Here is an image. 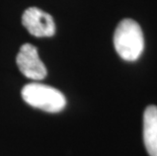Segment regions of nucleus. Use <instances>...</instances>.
I'll use <instances>...</instances> for the list:
<instances>
[{
    "instance_id": "nucleus-4",
    "label": "nucleus",
    "mask_w": 157,
    "mask_h": 156,
    "mask_svg": "<svg viewBox=\"0 0 157 156\" xmlns=\"http://www.w3.org/2000/svg\"><path fill=\"white\" fill-rule=\"evenodd\" d=\"M22 25L31 35L38 38L52 36L56 32L54 19L38 7H29L22 14Z\"/></svg>"
},
{
    "instance_id": "nucleus-5",
    "label": "nucleus",
    "mask_w": 157,
    "mask_h": 156,
    "mask_svg": "<svg viewBox=\"0 0 157 156\" xmlns=\"http://www.w3.org/2000/svg\"><path fill=\"white\" fill-rule=\"evenodd\" d=\"M143 140L150 156H157V107L149 105L143 116Z\"/></svg>"
},
{
    "instance_id": "nucleus-3",
    "label": "nucleus",
    "mask_w": 157,
    "mask_h": 156,
    "mask_svg": "<svg viewBox=\"0 0 157 156\" xmlns=\"http://www.w3.org/2000/svg\"><path fill=\"white\" fill-rule=\"evenodd\" d=\"M16 64L25 77L32 80H43L47 76V68L39 57L38 50L32 44L22 45L16 57Z\"/></svg>"
},
{
    "instance_id": "nucleus-1",
    "label": "nucleus",
    "mask_w": 157,
    "mask_h": 156,
    "mask_svg": "<svg viewBox=\"0 0 157 156\" xmlns=\"http://www.w3.org/2000/svg\"><path fill=\"white\" fill-rule=\"evenodd\" d=\"M113 46L117 53L126 61H136L144 50V36L140 25L130 18L123 19L113 35Z\"/></svg>"
},
{
    "instance_id": "nucleus-2",
    "label": "nucleus",
    "mask_w": 157,
    "mask_h": 156,
    "mask_svg": "<svg viewBox=\"0 0 157 156\" xmlns=\"http://www.w3.org/2000/svg\"><path fill=\"white\" fill-rule=\"evenodd\" d=\"M22 99L33 108L47 112H59L65 108L66 98L64 94L52 86L42 83L26 84L21 90Z\"/></svg>"
}]
</instances>
